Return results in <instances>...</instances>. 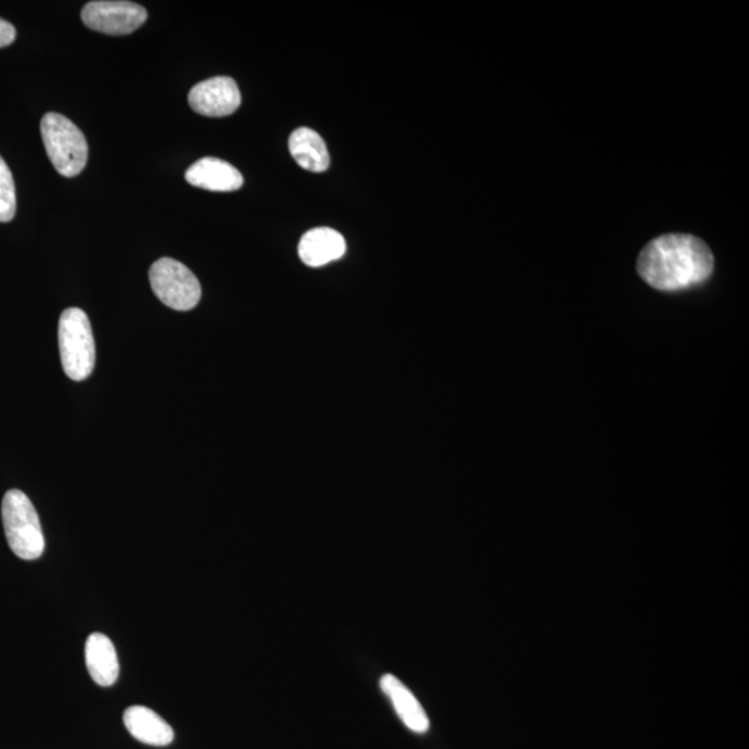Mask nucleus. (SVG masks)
I'll return each mask as SVG.
<instances>
[{
  "label": "nucleus",
  "mask_w": 749,
  "mask_h": 749,
  "mask_svg": "<svg viewBox=\"0 0 749 749\" xmlns=\"http://www.w3.org/2000/svg\"><path fill=\"white\" fill-rule=\"evenodd\" d=\"M637 271L658 291H683L711 277L713 256L707 244L691 234H663L643 249Z\"/></svg>",
  "instance_id": "f257e3e1"
},
{
  "label": "nucleus",
  "mask_w": 749,
  "mask_h": 749,
  "mask_svg": "<svg viewBox=\"0 0 749 749\" xmlns=\"http://www.w3.org/2000/svg\"><path fill=\"white\" fill-rule=\"evenodd\" d=\"M60 359L64 372L75 382L91 377L97 363V347L91 322L81 308L72 307L60 316Z\"/></svg>",
  "instance_id": "f03ea898"
},
{
  "label": "nucleus",
  "mask_w": 749,
  "mask_h": 749,
  "mask_svg": "<svg viewBox=\"0 0 749 749\" xmlns=\"http://www.w3.org/2000/svg\"><path fill=\"white\" fill-rule=\"evenodd\" d=\"M4 534L12 551L25 561L42 556L45 537L37 509L22 491L13 488L4 494L2 503Z\"/></svg>",
  "instance_id": "7ed1b4c3"
},
{
  "label": "nucleus",
  "mask_w": 749,
  "mask_h": 749,
  "mask_svg": "<svg viewBox=\"0 0 749 749\" xmlns=\"http://www.w3.org/2000/svg\"><path fill=\"white\" fill-rule=\"evenodd\" d=\"M41 134L48 157L60 175L73 178L84 172L88 162V143L72 119L59 113L45 114Z\"/></svg>",
  "instance_id": "20e7f679"
},
{
  "label": "nucleus",
  "mask_w": 749,
  "mask_h": 749,
  "mask_svg": "<svg viewBox=\"0 0 749 749\" xmlns=\"http://www.w3.org/2000/svg\"><path fill=\"white\" fill-rule=\"evenodd\" d=\"M150 284L160 302L177 312L198 306L202 287L191 269L173 258H160L150 267Z\"/></svg>",
  "instance_id": "39448f33"
},
{
  "label": "nucleus",
  "mask_w": 749,
  "mask_h": 749,
  "mask_svg": "<svg viewBox=\"0 0 749 749\" xmlns=\"http://www.w3.org/2000/svg\"><path fill=\"white\" fill-rule=\"evenodd\" d=\"M81 18L88 28L107 35H128L137 31L148 20L147 9L134 2H89Z\"/></svg>",
  "instance_id": "423d86ee"
},
{
  "label": "nucleus",
  "mask_w": 749,
  "mask_h": 749,
  "mask_svg": "<svg viewBox=\"0 0 749 749\" xmlns=\"http://www.w3.org/2000/svg\"><path fill=\"white\" fill-rule=\"evenodd\" d=\"M189 104L206 117L231 116L241 106L238 84L231 77H214L194 85L189 92Z\"/></svg>",
  "instance_id": "0eeeda50"
},
{
  "label": "nucleus",
  "mask_w": 749,
  "mask_h": 749,
  "mask_svg": "<svg viewBox=\"0 0 749 749\" xmlns=\"http://www.w3.org/2000/svg\"><path fill=\"white\" fill-rule=\"evenodd\" d=\"M185 179L210 192H234L243 187V175L232 164L216 157L200 158L188 168Z\"/></svg>",
  "instance_id": "6e6552de"
},
{
  "label": "nucleus",
  "mask_w": 749,
  "mask_h": 749,
  "mask_svg": "<svg viewBox=\"0 0 749 749\" xmlns=\"http://www.w3.org/2000/svg\"><path fill=\"white\" fill-rule=\"evenodd\" d=\"M346 253V241L332 228H314L299 243V256L308 267H322Z\"/></svg>",
  "instance_id": "1a4fd4ad"
},
{
  "label": "nucleus",
  "mask_w": 749,
  "mask_h": 749,
  "mask_svg": "<svg viewBox=\"0 0 749 749\" xmlns=\"http://www.w3.org/2000/svg\"><path fill=\"white\" fill-rule=\"evenodd\" d=\"M381 690L391 699L394 711L402 722L414 733H427L429 731V718L427 712L414 696L412 691L399 678L393 674H383Z\"/></svg>",
  "instance_id": "9d476101"
},
{
  "label": "nucleus",
  "mask_w": 749,
  "mask_h": 749,
  "mask_svg": "<svg viewBox=\"0 0 749 749\" xmlns=\"http://www.w3.org/2000/svg\"><path fill=\"white\" fill-rule=\"evenodd\" d=\"M124 724L134 738L148 746L166 747L174 741L173 727L150 708L129 707L124 712Z\"/></svg>",
  "instance_id": "9b49d317"
},
{
  "label": "nucleus",
  "mask_w": 749,
  "mask_h": 749,
  "mask_svg": "<svg viewBox=\"0 0 749 749\" xmlns=\"http://www.w3.org/2000/svg\"><path fill=\"white\" fill-rule=\"evenodd\" d=\"M85 661L92 681L99 686L110 687L117 682L119 663L116 648L106 634L93 633L85 646Z\"/></svg>",
  "instance_id": "f8f14e48"
},
{
  "label": "nucleus",
  "mask_w": 749,
  "mask_h": 749,
  "mask_svg": "<svg viewBox=\"0 0 749 749\" xmlns=\"http://www.w3.org/2000/svg\"><path fill=\"white\" fill-rule=\"evenodd\" d=\"M289 150L299 166L307 172L323 173L331 166L327 143L312 128H297L289 139Z\"/></svg>",
  "instance_id": "ddd939ff"
},
{
  "label": "nucleus",
  "mask_w": 749,
  "mask_h": 749,
  "mask_svg": "<svg viewBox=\"0 0 749 749\" xmlns=\"http://www.w3.org/2000/svg\"><path fill=\"white\" fill-rule=\"evenodd\" d=\"M16 208V183L7 162L0 156V223L12 221Z\"/></svg>",
  "instance_id": "4468645a"
},
{
  "label": "nucleus",
  "mask_w": 749,
  "mask_h": 749,
  "mask_svg": "<svg viewBox=\"0 0 749 749\" xmlns=\"http://www.w3.org/2000/svg\"><path fill=\"white\" fill-rule=\"evenodd\" d=\"M16 28L7 20L0 18V48H7L16 39Z\"/></svg>",
  "instance_id": "2eb2a0df"
}]
</instances>
